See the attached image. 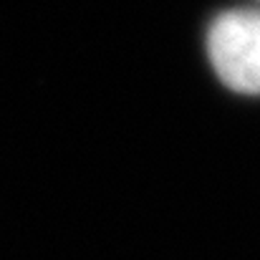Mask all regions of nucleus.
I'll return each instance as SVG.
<instances>
[{
	"mask_svg": "<svg viewBox=\"0 0 260 260\" xmlns=\"http://www.w3.org/2000/svg\"><path fill=\"white\" fill-rule=\"evenodd\" d=\"M210 61L225 86L260 96V13L228 10L215 18L207 36Z\"/></svg>",
	"mask_w": 260,
	"mask_h": 260,
	"instance_id": "nucleus-1",
	"label": "nucleus"
}]
</instances>
